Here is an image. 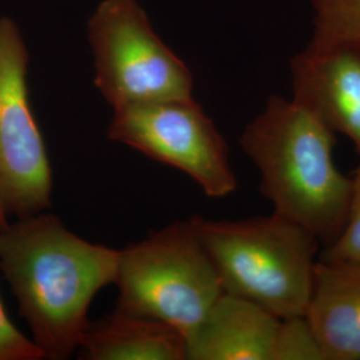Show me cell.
I'll return each mask as SVG.
<instances>
[{
    "mask_svg": "<svg viewBox=\"0 0 360 360\" xmlns=\"http://www.w3.org/2000/svg\"><path fill=\"white\" fill-rule=\"evenodd\" d=\"M292 99L354 143L360 158V51L309 44L290 62Z\"/></svg>",
    "mask_w": 360,
    "mask_h": 360,
    "instance_id": "cell-8",
    "label": "cell"
},
{
    "mask_svg": "<svg viewBox=\"0 0 360 360\" xmlns=\"http://www.w3.org/2000/svg\"><path fill=\"white\" fill-rule=\"evenodd\" d=\"M95 86L114 111L193 98L190 68L158 37L136 0H103L89 23Z\"/></svg>",
    "mask_w": 360,
    "mask_h": 360,
    "instance_id": "cell-5",
    "label": "cell"
},
{
    "mask_svg": "<svg viewBox=\"0 0 360 360\" xmlns=\"http://www.w3.org/2000/svg\"><path fill=\"white\" fill-rule=\"evenodd\" d=\"M282 319L223 292L186 340L187 360H272Z\"/></svg>",
    "mask_w": 360,
    "mask_h": 360,
    "instance_id": "cell-9",
    "label": "cell"
},
{
    "mask_svg": "<svg viewBox=\"0 0 360 360\" xmlns=\"http://www.w3.org/2000/svg\"><path fill=\"white\" fill-rule=\"evenodd\" d=\"M315 47L345 46L360 51V0H311Z\"/></svg>",
    "mask_w": 360,
    "mask_h": 360,
    "instance_id": "cell-12",
    "label": "cell"
},
{
    "mask_svg": "<svg viewBox=\"0 0 360 360\" xmlns=\"http://www.w3.org/2000/svg\"><path fill=\"white\" fill-rule=\"evenodd\" d=\"M304 315L324 360H360V263L319 259Z\"/></svg>",
    "mask_w": 360,
    "mask_h": 360,
    "instance_id": "cell-10",
    "label": "cell"
},
{
    "mask_svg": "<svg viewBox=\"0 0 360 360\" xmlns=\"http://www.w3.org/2000/svg\"><path fill=\"white\" fill-rule=\"evenodd\" d=\"M115 284V311L167 323L186 340L224 292L191 220L120 250Z\"/></svg>",
    "mask_w": 360,
    "mask_h": 360,
    "instance_id": "cell-4",
    "label": "cell"
},
{
    "mask_svg": "<svg viewBox=\"0 0 360 360\" xmlns=\"http://www.w3.org/2000/svg\"><path fill=\"white\" fill-rule=\"evenodd\" d=\"M28 50L18 26L0 18V226L52 205V169L28 92Z\"/></svg>",
    "mask_w": 360,
    "mask_h": 360,
    "instance_id": "cell-6",
    "label": "cell"
},
{
    "mask_svg": "<svg viewBox=\"0 0 360 360\" xmlns=\"http://www.w3.org/2000/svg\"><path fill=\"white\" fill-rule=\"evenodd\" d=\"M43 352L11 322L0 299V360H41Z\"/></svg>",
    "mask_w": 360,
    "mask_h": 360,
    "instance_id": "cell-15",
    "label": "cell"
},
{
    "mask_svg": "<svg viewBox=\"0 0 360 360\" xmlns=\"http://www.w3.org/2000/svg\"><path fill=\"white\" fill-rule=\"evenodd\" d=\"M218 272L223 291L281 319L306 314L321 242L275 212L243 220L190 219Z\"/></svg>",
    "mask_w": 360,
    "mask_h": 360,
    "instance_id": "cell-3",
    "label": "cell"
},
{
    "mask_svg": "<svg viewBox=\"0 0 360 360\" xmlns=\"http://www.w3.org/2000/svg\"><path fill=\"white\" fill-rule=\"evenodd\" d=\"M335 132L292 98H269L251 120L240 146L260 172V193L274 212L334 242L347 219L351 178L334 160Z\"/></svg>",
    "mask_w": 360,
    "mask_h": 360,
    "instance_id": "cell-2",
    "label": "cell"
},
{
    "mask_svg": "<svg viewBox=\"0 0 360 360\" xmlns=\"http://www.w3.org/2000/svg\"><path fill=\"white\" fill-rule=\"evenodd\" d=\"M351 196L343 230L331 245L321 251L319 259L327 262L360 263V165L351 176Z\"/></svg>",
    "mask_w": 360,
    "mask_h": 360,
    "instance_id": "cell-14",
    "label": "cell"
},
{
    "mask_svg": "<svg viewBox=\"0 0 360 360\" xmlns=\"http://www.w3.org/2000/svg\"><path fill=\"white\" fill-rule=\"evenodd\" d=\"M0 229H1V226H0Z\"/></svg>",
    "mask_w": 360,
    "mask_h": 360,
    "instance_id": "cell-16",
    "label": "cell"
},
{
    "mask_svg": "<svg viewBox=\"0 0 360 360\" xmlns=\"http://www.w3.org/2000/svg\"><path fill=\"white\" fill-rule=\"evenodd\" d=\"M120 250L90 243L46 211L0 229V270L44 359L71 358L95 295L115 283Z\"/></svg>",
    "mask_w": 360,
    "mask_h": 360,
    "instance_id": "cell-1",
    "label": "cell"
},
{
    "mask_svg": "<svg viewBox=\"0 0 360 360\" xmlns=\"http://www.w3.org/2000/svg\"><path fill=\"white\" fill-rule=\"evenodd\" d=\"M107 134L114 142L178 168L210 198H226L238 188L226 139L193 98L115 110Z\"/></svg>",
    "mask_w": 360,
    "mask_h": 360,
    "instance_id": "cell-7",
    "label": "cell"
},
{
    "mask_svg": "<svg viewBox=\"0 0 360 360\" xmlns=\"http://www.w3.org/2000/svg\"><path fill=\"white\" fill-rule=\"evenodd\" d=\"M272 360H324L321 343L306 315L282 319Z\"/></svg>",
    "mask_w": 360,
    "mask_h": 360,
    "instance_id": "cell-13",
    "label": "cell"
},
{
    "mask_svg": "<svg viewBox=\"0 0 360 360\" xmlns=\"http://www.w3.org/2000/svg\"><path fill=\"white\" fill-rule=\"evenodd\" d=\"M79 347L90 360H187L186 338L179 330L117 311L90 323Z\"/></svg>",
    "mask_w": 360,
    "mask_h": 360,
    "instance_id": "cell-11",
    "label": "cell"
}]
</instances>
